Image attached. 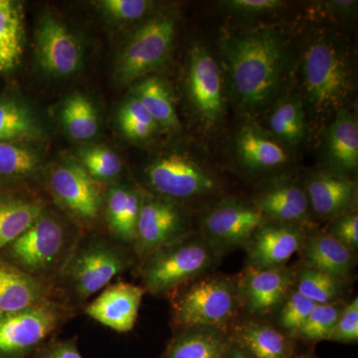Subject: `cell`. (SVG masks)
<instances>
[{"mask_svg":"<svg viewBox=\"0 0 358 358\" xmlns=\"http://www.w3.org/2000/svg\"><path fill=\"white\" fill-rule=\"evenodd\" d=\"M174 31V21L167 16H157L141 25L120 58L121 81L129 83L164 65L171 54Z\"/></svg>","mask_w":358,"mask_h":358,"instance_id":"cell-8","label":"cell"},{"mask_svg":"<svg viewBox=\"0 0 358 358\" xmlns=\"http://www.w3.org/2000/svg\"><path fill=\"white\" fill-rule=\"evenodd\" d=\"M226 358H250L248 355H246L241 350V348H238L236 345L232 343V345H231L229 352H228L227 355H226Z\"/></svg>","mask_w":358,"mask_h":358,"instance_id":"cell-45","label":"cell"},{"mask_svg":"<svg viewBox=\"0 0 358 358\" xmlns=\"http://www.w3.org/2000/svg\"><path fill=\"white\" fill-rule=\"evenodd\" d=\"M145 293L143 287L131 282L109 285L85 308V313L115 333H129L136 326Z\"/></svg>","mask_w":358,"mask_h":358,"instance_id":"cell-15","label":"cell"},{"mask_svg":"<svg viewBox=\"0 0 358 358\" xmlns=\"http://www.w3.org/2000/svg\"><path fill=\"white\" fill-rule=\"evenodd\" d=\"M301 251L305 268L319 271L343 282L355 268V251L331 233H317L306 239Z\"/></svg>","mask_w":358,"mask_h":358,"instance_id":"cell-20","label":"cell"},{"mask_svg":"<svg viewBox=\"0 0 358 358\" xmlns=\"http://www.w3.org/2000/svg\"><path fill=\"white\" fill-rule=\"evenodd\" d=\"M358 339V300L345 305L329 341L336 343H357Z\"/></svg>","mask_w":358,"mask_h":358,"instance_id":"cell-39","label":"cell"},{"mask_svg":"<svg viewBox=\"0 0 358 358\" xmlns=\"http://www.w3.org/2000/svg\"><path fill=\"white\" fill-rule=\"evenodd\" d=\"M62 119L68 134L74 140H90L98 131V115L95 107L83 96H73L66 101Z\"/></svg>","mask_w":358,"mask_h":358,"instance_id":"cell-32","label":"cell"},{"mask_svg":"<svg viewBox=\"0 0 358 358\" xmlns=\"http://www.w3.org/2000/svg\"><path fill=\"white\" fill-rule=\"evenodd\" d=\"M305 190L310 208L322 217L338 218L352 212L357 204V181L343 173H313L308 178Z\"/></svg>","mask_w":358,"mask_h":358,"instance_id":"cell-18","label":"cell"},{"mask_svg":"<svg viewBox=\"0 0 358 358\" xmlns=\"http://www.w3.org/2000/svg\"><path fill=\"white\" fill-rule=\"evenodd\" d=\"M82 166L96 181H110L121 173L122 162L119 155L110 148L94 147L84 150Z\"/></svg>","mask_w":358,"mask_h":358,"instance_id":"cell-37","label":"cell"},{"mask_svg":"<svg viewBox=\"0 0 358 358\" xmlns=\"http://www.w3.org/2000/svg\"><path fill=\"white\" fill-rule=\"evenodd\" d=\"M294 275L282 267L257 268L249 266L237 284L238 300L250 313L268 315L288 298Z\"/></svg>","mask_w":358,"mask_h":358,"instance_id":"cell-14","label":"cell"},{"mask_svg":"<svg viewBox=\"0 0 358 358\" xmlns=\"http://www.w3.org/2000/svg\"><path fill=\"white\" fill-rule=\"evenodd\" d=\"M188 94L201 121L214 124L224 110L222 78L217 62L203 46L193 47L188 67Z\"/></svg>","mask_w":358,"mask_h":358,"instance_id":"cell-13","label":"cell"},{"mask_svg":"<svg viewBox=\"0 0 358 358\" xmlns=\"http://www.w3.org/2000/svg\"><path fill=\"white\" fill-rule=\"evenodd\" d=\"M33 358H84L78 348L76 336L67 339L53 338L42 346Z\"/></svg>","mask_w":358,"mask_h":358,"instance_id":"cell-42","label":"cell"},{"mask_svg":"<svg viewBox=\"0 0 358 358\" xmlns=\"http://www.w3.org/2000/svg\"><path fill=\"white\" fill-rule=\"evenodd\" d=\"M119 122L122 133L131 140H145L159 127L136 96L122 106L120 110Z\"/></svg>","mask_w":358,"mask_h":358,"instance_id":"cell-36","label":"cell"},{"mask_svg":"<svg viewBox=\"0 0 358 358\" xmlns=\"http://www.w3.org/2000/svg\"><path fill=\"white\" fill-rule=\"evenodd\" d=\"M49 186L58 203L78 222L87 225L98 220L103 207L100 183L83 166L68 162L56 167L49 178Z\"/></svg>","mask_w":358,"mask_h":358,"instance_id":"cell-12","label":"cell"},{"mask_svg":"<svg viewBox=\"0 0 358 358\" xmlns=\"http://www.w3.org/2000/svg\"><path fill=\"white\" fill-rule=\"evenodd\" d=\"M73 315L75 307L57 298L0 313V358L34 357Z\"/></svg>","mask_w":358,"mask_h":358,"instance_id":"cell-7","label":"cell"},{"mask_svg":"<svg viewBox=\"0 0 358 358\" xmlns=\"http://www.w3.org/2000/svg\"><path fill=\"white\" fill-rule=\"evenodd\" d=\"M221 50L231 83L239 100L250 109L275 95L286 64V46L273 28L258 27L225 37Z\"/></svg>","mask_w":358,"mask_h":358,"instance_id":"cell-1","label":"cell"},{"mask_svg":"<svg viewBox=\"0 0 358 358\" xmlns=\"http://www.w3.org/2000/svg\"><path fill=\"white\" fill-rule=\"evenodd\" d=\"M254 206L275 222L300 226L308 221L310 203L306 190L292 182L278 183L259 192Z\"/></svg>","mask_w":358,"mask_h":358,"instance_id":"cell-21","label":"cell"},{"mask_svg":"<svg viewBox=\"0 0 358 358\" xmlns=\"http://www.w3.org/2000/svg\"><path fill=\"white\" fill-rule=\"evenodd\" d=\"M231 345L226 331L196 327L178 331L159 358H226Z\"/></svg>","mask_w":358,"mask_h":358,"instance_id":"cell-23","label":"cell"},{"mask_svg":"<svg viewBox=\"0 0 358 358\" xmlns=\"http://www.w3.org/2000/svg\"><path fill=\"white\" fill-rule=\"evenodd\" d=\"M38 167V157L15 143H0V180L15 182L31 178Z\"/></svg>","mask_w":358,"mask_h":358,"instance_id":"cell-33","label":"cell"},{"mask_svg":"<svg viewBox=\"0 0 358 358\" xmlns=\"http://www.w3.org/2000/svg\"><path fill=\"white\" fill-rule=\"evenodd\" d=\"M306 242L300 226L281 222L264 223L254 233L248 245L249 266L282 267Z\"/></svg>","mask_w":358,"mask_h":358,"instance_id":"cell-16","label":"cell"},{"mask_svg":"<svg viewBox=\"0 0 358 358\" xmlns=\"http://www.w3.org/2000/svg\"><path fill=\"white\" fill-rule=\"evenodd\" d=\"M41 136L29 110L17 101L0 99V143L34 141Z\"/></svg>","mask_w":358,"mask_h":358,"instance_id":"cell-30","label":"cell"},{"mask_svg":"<svg viewBox=\"0 0 358 358\" xmlns=\"http://www.w3.org/2000/svg\"><path fill=\"white\" fill-rule=\"evenodd\" d=\"M270 127L285 145H299L306 134V113L300 99L289 98L280 103L271 115Z\"/></svg>","mask_w":358,"mask_h":358,"instance_id":"cell-31","label":"cell"},{"mask_svg":"<svg viewBox=\"0 0 358 358\" xmlns=\"http://www.w3.org/2000/svg\"><path fill=\"white\" fill-rule=\"evenodd\" d=\"M24 47L21 6L13 0H0V73L20 64Z\"/></svg>","mask_w":358,"mask_h":358,"instance_id":"cell-28","label":"cell"},{"mask_svg":"<svg viewBox=\"0 0 358 358\" xmlns=\"http://www.w3.org/2000/svg\"><path fill=\"white\" fill-rule=\"evenodd\" d=\"M345 305L341 301L315 305L296 336L308 341H329Z\"/></svg>","mask_w":358,"mask_h":358,"instance_id":"cell-35","label":"cell"},{"mask_svg":"<svg viewBox=\"0 0 358 358\" xmlns=\"http://www.w3.org/2000/svg\"><path fill=\"white\" fill-rule=\"evenodd\" d=\"M78 241L68 226L45 208L21 236L0 252L2 258L26 274L54 285Z\"/></svg>","mask_w":358,"mask_h":358,"instance_id":"cell-3","label":"cell"},{"mask_svg":"<svg viewBox=\"0 0 358 358\" xmlns=\"http://www.w3.org/2000/svg\"><path fill=\"white\" fill-rule=\"evenodd\" d=\"M294 358H313V357H310V355H300V357H296Z\"/></svg>","mask_w":358,"mask_h":358,"instance_id":"cell-46","label":"cell"},{"mask_svg":"<svg viewBox=\"0 0 358 358\" xmlns=\"http://www.w3.org/2000/svg\"><path fill=\"white\" fill-rule=\"evenodd\" d=\"M37 51L42 68L57 76L73 74L81 62V51L76 39L62 23L51 16L40 23Z\"/></svg>","mask_w":358,"mask_h":358,"instance_id":"cell-17","label":"cell"},{"mask_svg":"<svg viewBox=\"0 0 358 358\" xmlns=\"http://www.w3.org/2000/svg\"><path fill=\"white\" fill-rule=\"evenodd\" d=\"M140 192L126 186L110 188L106 201V218L112 236L127 246L134 247L140 216Z\"/></svg>","mask_w":358,"mask_h":358,"instance_id":"cell-25","label":"cell"},{"mask_svg":"<svg viewBox=\"0 0 358 358\" xmlns=\"http://www.w3.org/2000/svg\"><path fill=\"white\" fill-rule=\"evenodd\" d=\"M317 303L307 296H303L298 291L289 294L282 303V308L279 315V324L289 333L296 334L305 324L308 315Z\"/></svg>","mask_w":358,"mask_h":358,"instance_id":"cell-38","label":"cell"},{"mask_svg":"<svg viewBox=\"0 0 358 358\" xmlns=\"http://www.w3.org/2000/svg\"><path fill=\"white\" fill-rule=\"evenodd\" d=\"M306 98L317 113L338 110L352 89V68L345 47L331 37L308 44L303 58Z\"/></svg>","mask_w":358,"mask_h":358,"instance_id":"cell-5","label":"cell"},{"mask_svg":"<svg viewBox=\"0 0 358 358\" xmlns=\"http://www.w3.org/2000/svg\"><path fill=\"white\" fill-rule=\"evenodd\" d=\"M338 241L346 247L357 250L358 247V216L357 212H350L339 216L334 221L333 232L331 233Z\"/></svg>","mask_w":358,"mask_h":358,"instance_id":"cell-41","label":"cell"},{"mask_svg":"<svg viewBox=\"0 0 358 358\" xmlns=\"http://www.w3.org/2000/svg\"><path fill=\"white\" fill-rule=\"evenodd\" d=\"M327 159L341 173L355 171L358 166V124L350 110H336L326 131Z\"/></svg>","mask_w":358,"mask_h":358,"instance_id":"cell-24","label":"cell"},{"mask_svg":"<svg viewBox=\"0 0 358 358\" xmlns=\"http://www.w3.org/2000/svg\"><path fill=\"white\" fill-rule=\"evenodd\" d=\"M171 294V319L178 331L209 327L226 331L235 317L237 282L227 277H199Z\"/></svg>","mask_w":358,"mask_h":358,"instance_id":"cell-4","label":"cell"},{"mask_svg":"<svg viewBox=\"0 0 358 358\" xmlns=\"http://www.w3.org/2000/svg\"><path fill=\"white\" fill-rule=\"evenodd\" d=\"M218 254L203 237L186 235L143 259L141 287L154 296L171 294L186 282L206 274Z\"/></svg>","mask_w":358,"mask_h":358,"instance_id":"cell-6","label":"cell"},{"mask_svg":"<svg viewBox=\"0 0 358 358\" xmlns=\"http://www.w3.org/2000/svg\"><path fill=\"white\" fill-rule=\"evenodd\" d=\"M231 10L244 14H258L274 10L282 6L280 0H230L225 2Z\"/></svg>","mask_w":358,"mask_h":358,"instance_id":"cell-43","label":"cell"},{"mask_svg":"<svg viewBox=\"0 0 358 358\" xmlns=\"http://www.w3.org/2000/svg\"><path fill=\"white\" fill-rule=\"evenodd\" d=\"M57 298L51 282L26 274L0 256V313L18 312Z\"/></svg>","mask_w":358,"mask_h":358,"instance_id":"cell-19","label":"cell"},{"mask_svg":"<svg viewBox=\"0 0 358 358\" xmlns=\"http://www.w3.org/2000/svg\"><path fill=\"white\" fill-rule=\"evenodd\" d=\"M324 6L333 9L334 13L343 14V15H355L357 10V1L352 0H334V1L324 2Z\"/></svg>","mask_w":358,"mask_h":358,"instance_id":"cell-44","label":"cell"},{"mask_svg":"<svg viewBox=\"0 0 358 358\" xmlns=\"http://www.w3.org/2000/svg\"><path fill=\"white\" fill-rule=\"evenodd\" d=\"M128 247L103 238L79 239L54 282L59 298L73 306L84 303L107 288L117 275L129 268L131 258Z\"/></svg>","mask_w":358,"mask_h":358,"instance_id":"cell-2","label":"cell"},{"mask_svg":"<svg viewBox=\"0 0 358 358\" xmlns=\"http://www.w3.org/2000/svg\"><path fill=\"white\" fill-rule=\"evenodd\" d=\"M236 150L242 164L252 171L275 169L289 160L288 152L280 143L252 126L240 129Z\"/></svg>","mask_w":358,"mask_h":358,"instance_id":"cell-26","label":"cell"},{"mask_svg":"<svg viewBox=\"0 0 358 358\" xmlns=\"http://www.w3.org/2000/svg\"><path fill=\"white\" fill-rule=\"evenodd\" d=\"M148 185L160 197L189 199L215 189V181L194 160L173 154L159 157L147 169Z\"/></svg>","mask_w":358,"mask_h":358,"instance_id":"cell-10","label":"cell"},{"mask_svg":"<svg viewBox=\"0 0 358 358\" xmlns=\"http://www.w3.org/2000/svg\"><path fill=\"white\" fill-rule=\"evenodd\" d=\"M266 219L253 204L239 200H224L204 216L203 238L217 253L247 247L254 233L266 222Z\"/></svg>","mask_w":358,"mask_h":358,"instance_id":"cell-9","label":"cell"},{"mask_svg":"<svg viewBox=\"0 0 358 358\" xmlns=\"http://www.w3.org/2000/svg\"><path fill=\"white\" fill-rule=\"evenodd\" d=\"M136 96L154 117L157 124L167 129L178 128V114L169 90L159 78H148L134 88Z\"/></svg>","mask_w":358,"mask_h":358,"instance_id":"cell-29","label":"cell"},{"mask_svg":"<svg viewBox=\"0 0 358 358\" xmlns=\"http://www.w3.org/2000/svg\"><path fill=\"white\" fill-rule=\"evenodd\" d=\"M105 13L115 20L133 21L148 13L152 2L147 0H103L100 2Z\"/></svg>","mask_w":358,"mask_h":358,"instance_id":"cell-40","label":"cell"},{"mask_svg":"<svg viewBox=\"0 0 358 358\" xmlns=\"http://www.w3.org/2000/svg\"><path fill=\"white\" fill-rule=\"evenodd\" d=\"M44 210L38 199L0 194V251L21 236Z\"/></svg>","mask_w":358,"mask_h":358,"instance_id":"cell-27","label":"cell"},{"mask_svg":"<svg viewBox=\"0 0 358 358\" xmlns=\"http://www.w3.org/2000/svg\"><path fill=\"white\" fill-rule=\"evenodd\" d=\"M187 235L180 209L164 197L141 196L134 250L141 261L155 251Z\"/></svg>","mask_w":358,"mask_h":358,"instance_id":"cell-11","label":"cell"},{"mask_svg":"<svg viewBox=\"0 0 358 358\" xmlns=\"http://www.w3.org/2000/svg\"><path fill=\"white\" fill-rule=\"evenodd\" d=\"M343 284L331 275L305 268L299 275L296 291L317 305H322L339 301L343 293Z\"/></svg>","mask_w":358,"mask_h":358,"instance_id":"cell-34","label":"cell"},{"mask_svg":"<svg viewBox=\"0 0 358 358\" xmlns=\"http://www.w3.org/2000/svg\"><path fill=\"white\" fill-rule=\"evenodd\" d=\"M230 338L250 358H294L293 339L268 324L243 322Z\"/></svg>","mask_w":358,"mask_h":358,"instance_id":"cell-22","label":"cell"}]
</instances>
